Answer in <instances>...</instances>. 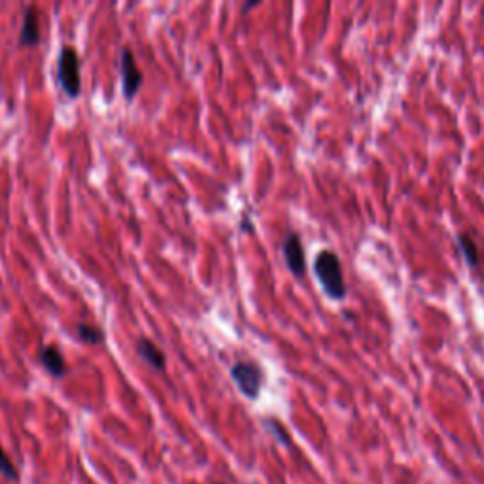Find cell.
Here are the masks:
<instances>
[{
	"label": "cell",
	"mask_w": 484,
	"mask_h": 484,
	"mask_svg": "<svg viewBox=\"0 0 484 484\" xmlns=\"http://www.w3.org/2000/svg\"><path fill=\"white\" fill-rule=\"evenodd\" d=\"M261 4V2H246V4H244V8H242V14H248V10H252V8H256V6H259Z\"/></svg>",
	"instance_id": "14"
},
{
	"label": "cell",
	"mask_w": 484,
	"mask_h": 484,
	"mask_svg": "<svg viewBox=\"0 0 484 484\" xmlns=\"http://www.w3.org/2000/svg\"><path fill=\"white\" fill-rule=\"evenodd\" d=\"M0 473L4 475L6 479H10V480L19 479V473H17V469L14 468V463H11V460L8 458V454L2 450V447H0Z\"/></svg>",
	"instance_id": "12"
},
{
	"label": "cell",
	"mask_w": 484,
	"mask_h": 484,
	"mask_svg": "<svg viewBox=\"0 0 484 484\" xmlns=\"http://www.w3.org/2000/svg\"><path fill=\"white\" fill-rule=\"evenodd\" d=\"M458 248H460V252H462L463 259H465V263L471 267V269H477L480 263V256H479V248L475 244V241L469 237L468 233H460L456 237Z\"/></svg>",
	"instance_id": "9"
},
{
	"label": "cell",
	"mask_w": 484,
	"mask_h": 484,
	"mask_svg": "<svg viewBox=\"0 0 484 484\" xmlns=\"http://www.w3.org/2000/svg\"><path fill=\"white\" fill-rule=\"evenodd\" d=\"M241 227H242V231H246V233H252L253 231V223H252V220H250V214L242 216Z\"/></svg>",
	"instance_id": "13"
},
{
	"label": "cell",
	"mask_w": 484,
	"mask_h": 484,
	"mask_svg": "<svg viewBox=\"0 0 484 484\" xmlns=\"http://www.w3.org/2000/svg\"><path fill=\"white\" fill-rule=\"evenodd\" d=\"M57 78L66 97H80L81 78H80V57L74 48L65 46L61 49L59 65H57Z\"/></svg>",
	"instance_id": "2"
},
{
	"label": "cell",
	"mask_w": 484,
	"mask_h": 484,
	"mask_svg": "<svg viewBox=\"0 0 484 484\" xmlns=\"http://www.w3.org/2000/svg\"><path fill=\"white\" fill-rule=\"evenodd\" d=\"M136 354L146 361V363H150L156 371H165V367H167V356L163 352L156 343H151L150 339H146V337H140L136 341Z\"/></svg>",
	"instance_id": "7"
},
{
	"label": "cell",
	"mask_w": 484,
	"mask_h": 484,
	"mask_svg": "<svg viewBox=\"0 0 484 484\" xmlns=\"http://www.w3.org/2000/svg\"><path fill=\"white\" fill-rule=\"evenodd\" d=\"M231 378L238 386L241 393L248 399H258L263 388V369L253 361H237L231 367Z\"/></svg>",
	"instance_id": "3"
},
{
	"label": "cell",
	"mask_w": 484,
	"mask_h": 484,
	"mask_svg": "<svg viewBox=\"0 0 484 484\" xmlns=\"http://www.w3.org/2000/svg\"><path fill=\"white\" fill-rule=\"evenodd\" d=\"M263 425L271 431V433H273V435H275V439L280 443V445H286V447L290 445L291 443L290 435H288V431L284 430V425L280 424V422H276L275 418H267L263 422Z\"/></svg>",
	"instance_id": "11"
},
{
	"label": "cell",
	"mask_w": 484,
	"mask_h": 484,
	"mask_svg": "<svg viewBox=\"0 0 484 484\" xmlns=\"http://www.w3.org/2000/svg\"><path fill=\"white\" fill-rule=\"evenodd\" d=\"M78 337L87 345H99V343L104 341L103 331L97 326H91V323H80L78 326Z\"/></svg>",
	"instance_id": "10"
},
{
	"label": "cell",
	"mask_w": 484,
	"mask_h": 484,
	"mask_svg": "<svg viewBox=\"0 0 484 484\" xmlns=\"http://www.w3.org/2000/svg\"><path fill=\"white\" fill-rule=\"evenodd\" d=\"M40 14H38L36 6H29L25 14H23V27L19 33V46L25 48H33L40 42Z\"/></svg>",
	"instance_id": "6"
},
{
	"label": "cell",
	"mask_w": 484,
	"mask_h": 484,
	"mask_svg": "<svg viewBox=\"0 0 484 484\" xmlns=\"http://www.w3.org/2000/svg\"><path fill=\"white\" fill-rule=\"evenodd\" d=\"M282 256H284L286 267L297 278H301L307 271V261H305V248H303L301 237L297 233H290L282 242Z\"/></svg>",
	"instance_id": "4"
},
{
	"label": "cell",
	"mask_w": 484,
	"mask_h": 484,
	"mask_svg": "<svg viewBox=\"0 0 484 484\" xmlns=\"http://www.w3.org/2000/svg\"><path fill=\"white\" fill-rule=\"evenodd\" d=\"M312 267H314V275L322 286V290L335 301H343L348 290H346L343 267H341L337 253L331 250H322L314 259Z\"/></svg>",
	"instance_id": "1"
},
{
	"label": "cell",
	"mask_w": 484,
	"mask_h": 484,
	"mask_svg": "<svg viewBox=\"0 0 484 484\" xmlns=\"http://www.w3.org/2000/svg\"><path fill=\"white\" fill-rule=\"evenodd\" d=\"M142 81H144V76L136 65L135 55L129 48H125L121 51V84H123V97L127 101L135 99Z\"/></svg>",
	"instance_id": "5"
},
{
	"label": "cell",
	"mask_w": 484,
	"mask_h": 484,
	"mask_svg": "<svg viewBox=\"0 0 484 484\" xmlns=\"http://www.w3.org/2000/svg\"><path fill=\"white\" fill-rule=\"evenodd\" d=\"M216 484H221V483H216Z\"/></svg>",
	"instance_id": "15"
},
{
	"label": "cell",
	"mask_w": 484,
	"mask_h": 484,
	"mask_svg": "<svg viewBox=\"0 0 484 484\" xmlns=\"http://www.w3.org/2000/svg\"><path fill=\"white\" fill-rule=\"evenodd\" d=\"M40 361H42V365L46 367V371L55 378L65 377L66 371H69L65 356H63V352L54 345L44 346V348L40 350Z\"/></svg>",
	"instance_id": "8"
}]
</instances>
